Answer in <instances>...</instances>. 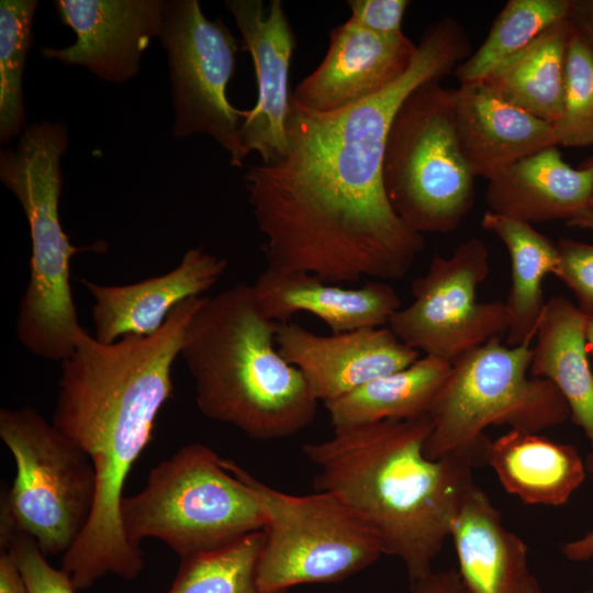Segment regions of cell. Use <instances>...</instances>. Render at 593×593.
I'll use <instances>...</instances> for the list:
<instances>
[{
    "mask_svg": "<svg viewBox=\"0 0 593 593\" xmlns=\"http://www.w3.org/2000/svg\"><path fill=\"white\" fill-rule=\"evenodd\" d=\"M470 56L463 27L445 16L421 37L410 69L380 93L320 114L292 99L287 146L244 179L267 266L311 273L329 283L404 278L423 235L394 212L383 184L392 119L418 86L441 80Z\"/></svg>",
    "mask_w": 593,
    "mask_h": 593,
    "instance_id": "obj_1",
    "label": "cell"
},
{
    "mask_svg": "<svg viewBox=\"0 0 593 593\" xmlns=\"http://www.w3.org/2000/svg\"><path fill=\"white\" fill-rule=\"evenodd\" d=\"M203 296L190 298L149 336L102 343L86 328L61 361L52 423L90 458L97 477L94 505L80 534L102 553L124 549L121 507L134 462L153 438L159 411L174 391L172 367Z\"/></svg>",
    "mask_w": 593,
    "mask_h": 593,
    "instance_id": "obj_2",
    "label": "cell"
},
{
    "mask_svg": "<svg viewBox=\"0 0 593 593\" xmlns=\"http://www.w3.org/2000/svg\"><path fill=\"white\" fill-rule=\"evenodd\" d=\"M430 416L334 429L302 446L317 468L315 491L338 495L376 532L383 553L399 558L411 584L429 575L473 482L474 454L432 459Z\"/></svg>",
    "mask_w": 593,
    "mask_h": 593,
    "instance_id": "obj_3",
    "label": "cell"
},
{
    "mask_svg": "<svg viewBox=\"0 0 593 593\" xmlns=\"http://www.w3.org/2000/svg\"><path fill=\"white\" fill-rule=\"evenodd\" d=\"M278 324L264 313L251 286L236 283L203 296L180 353L200 412L255 440L293 436L317 412L305 378L278 350Z\"/></svg>",
    "mask_w": 593,
    "mask_h": 593,
    "instance_id": "obj_4",
    "label": "cell"
},
{
    "mask_svg": "<svg viewBox=\"0 0 593 593\" xmlns=\"http://www.w3.org/2000/svg\"><path fill=\"white\" fill-rule=\"evenodd\" d=\"M68 146L63 123L26 126L15 148L1 150L0 180L16 197L30 226V278L16 318L19 342L33 355L63 361L83 328L70 286V259L93 247L70 244L59 220L60 158Z\"/></svg>",
    "mask_w": 593,
    "mask_h": 593,
    "instance_id": "obj_5",
    "label": "cell"
},
{
    "mask_svg": "<svg viewBox=\"0 0 593 593\" xmlns=\"http://www.w3.org/2000/svg\"><path fill=\"white\" fill-rule=\"evenodd\" d=\"M128 540L156 538L181 559L264 530L265 513L233 466L200 443L184 445L149 472L121 507Z\"/></svg>",
    "mask_w": 593,
    "mask_h": 593,
    "instance_id": "obj_6",
    "label": "cell"
},
{
    "mask_svg": "<svg viewBox=\"0 0 593 593\" xmlns=\"http://www.w3.org/2000/svg\"><path fill=\"white\" fill-rule=\"evenodd\" d=\"M532 356L529 345L512 347L495 337L452 361L430 413L425 454L432 459L474 454L485 462L489 426L538 433L570 418L555 384L528 377Z\"/></svg>",
    "mask_w": 593,
    "mask_h": 593,
    "instance_id": "obj_7",
    "label": "cell"
},
{
    "mask_svg": "<svg viewBox=\"0 0 593 593\" xmlns=\"http://www.w3.org/2000/svg\"><path fill=\"white\" fill-rule=\"evenodd\" d=\"M440 80L415 88L395 112L383 156L391 206L414 232L450 233L474 203L475 177L458 141L451 89Z\"/></svg>",
    "mask_w": 593,
    "mask_h": 593,
    "instance_id": "obj_8",
    "label": "cell"
},
{
    "mask_svg": "<svg viewBox=\"0 0 593 593\" xmlns=\"http://www.w3.org/2000/svg\"><path fill=\"white\" fill-rule=\"evenodd\" d=\"M0 437L16 468L1 497L0 529L32 537L45 556L65 553L94 505L97 477L90 458L30 406L1 409Z\"/></svg>",
    "mask_w": 593,
    "mask_h": 593,
    "instance_id": "obj_9",
    "label": "cell"
},
{
    "mask_svg": "<svg viewBox=\"0 0 593 593\" xmlns=\"http://www.w3.org/2000/svg\"><path fill=\"white\" fill-rule=\"evenodd\" d=\"M233 466L266 516L256 577L262 591L340 582L384 555L376 532L338 495L327 491L284 493L235 461Z\"/></svg>",
    "mask_w": 593,
    "mask_h": 593,
    "instance_id": "obj_10",
    "label": "cell"
},
{
    "mask_svg": "<svg viewBox=\"0 0 593 593\" xmlns=\"http://www.w3.org/2000/svg\"><path fill=\"white\" fill-rule=\"evenodd\" d=\"M157 37L168 55L172 135L206 134L228 153L233 167H242L248 155L242 143L247 110L234 108L227 99L237 40L221 19H206L198 0L166 1Z\"/></svg>",
    "mask_w": 593,
    "mask_h": 593,
    "instance_id": "obj_11",
    "label": "cell"
},
{
    "mask_svg": "<svg viewBox=\"0 0 593 593\" xmlns=\"http://www.w3.org/2000/svg\"><path fill=\"white\" fill-rule=\"evenodd\" d=\"M489 271V250L479 238L462 242L449 257L435 254L412 283V303L394 313L389 328L411 348L450 363L502 337L507 331L505 302L477 301Z\"/></svg>",
    "mask_w": 593,
    "mask_h": 593,
    "instance_id": "obj_12",
    "label": "cell"
},
{
    "mask_svg": "<svg viewBox=\"0 0 593 593\" xmlns=\"http://www.w3.org/2000/svg\"><path fill=\"white\" fill-rule=\"evenodd\" d=\"M276 343L282 357L300 370L324 404L419 358V351L401 342L389 327L318 335L289 321L278 324Z\"/></svg>",
    "mask_w": 593,
    "mask_h": 593,
    "instance_id": "obj_13",
    "label": "cell"
},
{
    "mask_svg": "<svg viewBox=\"0 0 593 593\" xmlns=\"http://www.w3.org/2000/svg\"><path fill=\"white\" fill-rule=\"evenodd\" d=\"M58 18L76 33L64 48L44 47L43 57L87 68L115 83L137 75L143 52L158 36L166 1L57 0Z\"/></svg>",
    "mask_w": 593,
    "mask_h": 593,
    "instance_id": "obj_14",
    "label": "cell"
},
{
    "mask_svg": "<svg viewBox=\"0 0 593 593\" xmlns=\"http://www.w3.org/2000/svg\"><path fill=\"white\" fill-rule=\"evenodd\" d=\"M225 8L240 33L242 48L251 56L257 82L256 104L247 110L242 143L247 154L255 152L261 163H270L287 146L295 35L281 0H271L267 11L261 0H226Z\"/></svg>",
    "mask_w": 593,
    "mask_h": 593,
    "instance_id": "obj_15",
    "label": "cell"
},
{
    "mask_svg": "<svg viewBox=\"0 0 593 593\" xmlns=\"http://www.w3.org/2000/svg\"><path fill=\"white\" fill-rule=\"evenodd\" d=\"M417 54L404 34L383 36L347 20L329 32L321 64L291 92L301 108L334 113L390 87L411 67Z\"/></svg>",
    "mask_w": 593,
    "mask_h": 593,
    "instance_id": "obj_16",
    "label": "cell"
},
{
    "mask_svg": "<svg viewBox=\"0 0 593 593\" xmlns=\"http://www.w3.org/2000/svg\"><path fill=\"white\" fill-rule=\"evenodd\" d=\"M227 270V260L202 247L188 249L170 271L123 286L82 280L93 299L94 337L113 343L158 332L183 301L202 296Z\"/></svg>",
    "mask_w": 593,
    "mask_h": 593,
    "instance_id": "obj_17",
    "label": "cell"
},
{
    "mask_svg": "<svg viewBox=\"0 0 593 593\" xmlns=\"http://www.w3.org/2000/svg\"><path fill=\"white\" fill-rule=\"evenodd\" d=\"M251 287L270 320L286 323L304 312L320 318L332 334L383 327L402 307L396 290L380 280L344 288L311 273L266 267Z\"/></svg>",
    "mask_w": 593,
    "mask_h": 593,
    "instance_id": "obj_18",
    "label": "cell"
},
{
    "mask_svg": "<svg viewBox=\"0 0 593 593\" xmlns=\"http://www.w3.org/2000/svg\"><path fill=\"white\" fill-rule=\"evenodd\" d=\"M451 96L458 141L474 177L491 180L558 145L551 124L503 100L481 81L462 83Z\"/></svg>",
    "mask_w": 593,
    "mask_h": 593,
    "instance_id": "obj_19",
    "label": "cell"
},
{
    "mask_svg": "<svg viewBox=\"0 0 593 593\" xmlns=\"http://www.w3.org/2000/svg\"><path fill=\"white\" fill-rule=\"evenodd\" d=\"M489 211L529 224L563 220L593 230V164L574 169L557 146L516 163L489 180Z\"/></svg>",
    "mask_w": 593,
    "mask_h": 593,
    "instance_id": "obj_20",
    "label": "cell"
},
{
    "mask_svg": "<svg viewBox=\"0 0 593 593\" xmlns=\"http://www.w3.org/2000/svg\"><path fill=\"white\" fill-rule=\"evenodd\" d=\"M467 593H541L523 539L505 527L500 511L474 484L450 529Z\"/></svg>",
    "mask_w": 593,
    "mask_h": 593,
    "instance_id": "obj_21",
    "label": "cell"
},
{
    "mask_svg": "<svg viewBox=\"0 0 593 593\" xmlns=\"http://www.w3.org/2000/svg\"><path fill=\"white\" fill-rule=\"evenodd\" d=\"M485 463L507 493L532 505L567 503L586 471L572 445L515 429L490 440Z\"/></svg>",
    "mask_w": 593,
    "mask_h": 593,
    "instance_id": "obj_22",
    "label": "cell"
},
{
    "mask_svg": "<svg viewBox=\"0 0 593 593\" xmlns=\"http://www.w3.org/2000/svg\"><path fill=\"white\" fill-rule=\"evenodd\" d=\"M585 327L586 315L578 305L561 295L546 301L529 373L555 384L568 404L571 421L593 447V372Z\"/></svg>",
    "mask_w": 593,
    "mask_h": 593,
    "instance_id": "obj_23",
    "label": "cell"
},
{
    "mask_svg": "<svg viewBox=\"0 0 593 593\" xmlns=\"http://www.w3.org/2000/svg\"><path fill=\"white\" fill-rule=\"evenodd\" d=\"M482 227L496 235L511 258L512 284L505 301L507 310L506 345H529L535 338L546 302L542 282L557 273V244L532 224L486 211Z\"/></svg>",
    "mask_w": 593,
    "mask_h": 593,
    "instance_id": "obj_24",
    "label": "cell"
},
{
    "mask_svg": "<svg viewBox=\"0 0 593 593\" xmlns=\"http://www.w3.org/2000/svg\"><path fill=\"white\" fill-rule=\"evenodd\" d=\"M450 369V362L425 355L324 405L334 429L430 416Z\"/></svg>",
    "mask_w": 593,
    "mask_h": 593,
    "instance_id": "obj_25",
    "label": "cell"
},
{
    "mask_svg": "<svg viewBox=\"0 0 593 593\" xmlns=\"http://www.w3.org/2000/svg\"><path fill=\"white\" fill-rule=\"evenodd\" d=\"M572 29L569 15L480 81L503 100L553 125L562 110L566 53Z\"/></svg>",
    "mask_w": 593,
    "mask_h": 593,
    "instance_id": "obj_26",
    "label": "cell"
},
{
    "mask_svg": "<svg viewBox=\"0 0 593 593\" xmlns=\"http://www.w3.org/2000/svg\"><path fill=\"white\" fill-rule=\"evenodd\" d=\"M572 0H510L480 47L455 68L460 85L483 79L546 30L569 18Z\"/></svg>",
    "mask_w": 593,
    "mask_h": 593,
    "instance_id": "obj_27",
    "label": "cell"
},
{
    "mask_svg": "<svg viewBox=\"0 0 593 593\" xmlns=\"http://www.w3.org/2000/svg\"><path fill=\"white\" fill-rule=\"evenodd\" d=\"M264 540V530H258L217 548L182 558L167 593H288L266 592L257 584V567Z\"/></svg>",
    "mask_w": 593,
    "mask_h": 593,
    "instance_id": "obj_28",
    "label": "cell"
},
{
    "mask_svg": "<svg viewBox=\"0 0 593 593\" xmlns=\"http://www.w3.org/2000/svg\"><path fill=\"white\" fill-rule=\"evenodd\" d=\"M36 0L0 1V141L21 135L25 123L23 70L32 45Z\"/></svg>",
    "mask_w": 593,
    "mask_h": 593,
    "instance_id": "obj_29",
    "label": "cell"
},
{
    "mask_svg": "<svg viewBox=\"0 0 593 593\" xmlns=\"http://www.w3.org/2000/svg\"><path fill=\"white\" fill-rule=\"evenodd\" d=\"M552 127L558 145H593V46L574 25L567 44L561 115Z\"/></svg>",
    "mask_w": 593,
    "mask_h": 593,
    "instance_id": "obj_30",
    "label": "cell"
},
{
    "mask_svg": "<svg viewBox=\"0 0 593 593\" xmlns=\"http://www.w3.org/2000/svg\"><path fill=\"white\" fill-rule=\"evenodd\" d=\"M0 544L15 561L27 593H76L69 574L53 568L32 537L0 529Z\"/></svg>",
    "mask_w": 593,
    "mask_h": 593,
    "instance_id": "obj_31",
    "label": "cell"
},
{
    "mask_svg": "<svg viewBox=\"0 0 593 593\" xmlns=\"http://www.w3.org/2000/svg\"><path fill=\"white\" fill-rule=\"evenodd\" d=\"M559 266L556 273L575 295L578 307L593 316V245L569 238L557 243Z\"/></svg>",
    "mask_w": 593,
    "mask_h": 593,
    "instance_id": "obj_32",
    "label": "cell"
},
{
    "mask_svg": "<svg viewBox=\"0 0 593 593\" xmlns=\"http://www.w3.org/2000/svg\"><path fill=\"white\" fill-rule=\"evenodd\" d=\"M407 0H348L350 20L360 27L383 36H399Z\"/></svg>",
    "mask_w": 593,
    "mask_h": 593,
    "instance_id": "obj_33",
    "label": "cell"
},
{
    "mask_svg": "<svg viewBox=\"0 0 593 593\" xmlns=\"http://www.w3.org/2000/svg\"><path fill=\"white\" fill-rule=\"evenodd\" d=\"M412 593H467L458 571L454 569L433 571L426 578L411 584Z\"/></svg>",
    "mask_w": 593,
    "mask_h": 593,
    "instance_id": "obj_34",
    "label": "cell"
},
{
    "mask_svg": "<svg viewBox=\"0 0 593 593\" xmlns=\"http://www.w3.org/2000/svg\"><path fill=\"white\" fill-rule=\"evenodd\" d=\"M0 593H27L15 561L4 549H1L0 553Z\"/></svg>",
    "mask_w": 593,
    "mask_h": 593,
    "instance_id": "obj_35",
    "label": "cell"
},
{
    "mask_svg": "<svg viewBox=\"0 0 593 593\" xmlns=\"http://www.w3.org/2000/svg\"><path fill=\"white\" fill-rule=\"evenodd\" d=\"M585 468L593 475V454L589 455ZM562 553L573 562H584L593 559V529L582 537L564 544Z\"/></svg>",
    "mask_w": 593,
    "mask_h": 593,
    "instance_id": "obj_36",
    "label": "cell"
},
{
    "mask_svg": "<svg viewBox=\"0 0 593 593\" xmlns=\"http://www.w3.org/2000/svg\"><path fill=\"white\" fill-rule=\"evenodd\" d=\"M570 19L593 46V0H572Z\"/></svg>",
    "mask_w": 593,
    "mask_h": 593,
    "instance_id": "obj_37",
    "label": "cell"
},
{
    "mask_svg": "<svg viewBox=\"0 0 593 593\" xmlns=\"http://www.w3.org/2000/svg\"><path fill=\"white\" fill-rule=\"evenodd\" d=\"M585 339L589 355L593 357V316H586Z\"/></svg>",
    "mask_w": 593,
    "mask_h": 593,
    "instance_id": "obj_38",
    "label": "cell"
},
{
    "mask_svg": "<svg viewBox=\"0 0 593 593\" xmlns=\"http://www.w3.org/2000/svg\"><path fill=\"white\" fill-rule=\"evenodd\" d=\"M580 593H593V589H590V590H585V591H582Z\"/></svg>",
    "mask_w": 593,
    "mask_h": 593,
    "instance_id": "obj_39",
    "label": "cell"
},
{
    "mask_svg": "<svg viewBox=\"0 0 593 593\" xmlns=\"http://www.w3.org/2000/svg\"><path fill=\"white\" fill-rule=\"evenodd\" d=\"M585 161L590 163V164H593V156L590 157L589 159H586Z\"/></svg>",
    "mask_w": 593,
    "mask_h": 593,
    "instance_id": "obj_40",
    "label": "cell"
}]
</instances>
